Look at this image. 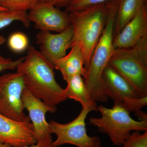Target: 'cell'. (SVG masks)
<instances>
[{
	"label": "cell",
	"mask_w": 147,
	"mask_h": 147,
	"mask_svg": "<svg viewBox=\"0 0 147 147\" xmlns=\"http://www.w3.org/2000/svg\"><path fill=\"white\" fill-rule=\"evenodd\" d=\"M24 61L16 67L26 89L48 105L57 107L65 101L64 89L55 79V67L35 48L29 45Z\"/></svg>",
	"instance_id": "obj_1"
},
{
	"label": "cell",
	"mask_w": 147,
	"mask_h": 147,
	"mask_svg": "<svg viewBox=\"0 0 147 147\" xmlns=\"http://www.w3.org/2000/svg\"><path fill=\"white\" fill-rule=\"evenodd\" d=\"M113 1L69 13L73 30L71 45L76 43L81 48L87 69L105 29Z\"/></svg>",
	"instance_id": "obj_2"
},
{
	"label": "cell",
	"mask_w": 147,
	"mask_h": 147,
	"mask_svg": "<svg viewBox=\"0 0 147 147\" xmlns=\"http://www.w3.org/2000/svg\"><path fill=\"white\" fill-rule=\"evenodd\" d=\"M119 0H113L107 23L91 59L84 82L92 97L97 102H106L108 97L101 84L102 72L108 65L114 50V29Z\"/></svg>",
	"instance_id": "obj_3"
},
{
	"label": "cell",
	"mask_w": 147,
	"mask_h": 147,
	"mask_svg": "<svg viewBox=\"0 0 147 147\" xmlns=\"http://www.w3.org/2000/svg\"><path fill=\"white\" fill-rule=\"evenodd\" d=\"M108 65L130 83L139 97L147 96V36L134 47L115 49Z\"/></svg>",
	"instance_id": "obj_4"
},
{
	"label": "cell",
	"mask_w": 147,
	"mask_h": 147,
	"mask_svg": "<svg viewBox=\"0 0 147 147\" xmlns=\"http://www.w3.org/2000/svg\"><path fill=\"white\" fill-rule=\"evenodd\" d=\"M98 110L101 117L90 118L89 123L97 127L99 132L107 134L115 146H122L131 131H147V120L133 119L130 112L121 106L114 105L109 108L100 105Z\"/></svg>",
	"instance_id": "obj_5"
},
{
	"label": "cell",
	"mask_w": 147,
	"mask_h": 147,
	"mask_svg": "<svg viewBox=\"0 0 147 147\" xmlns=\"http://www.w3.org/2000/svg\"><path fill=\"white\" fill-rule=\"evenodd\" d=\"M25 88L21 72L0 76V114L16 121L30 122V117L24 113L22 100Z\"/></svg>",
	"instance_id": "obj_6"
},
{
	"label": "cell",
	"mask_w": 147,
	"mask_h": 147,
	"mask_svg": "<svg viewBox=\"0 0 147 147\" xmlns=\"http://www.w3.org/2000/svg\"><path fill=\"white\" fill-rule=\"evenodd\" d=\"M90 112L82 108L79 115L67 123L62 124L51 121L49 123L51 133L55 134L57 137L55 142H53V147L69 144L78 147H101L99 137H90L87 133L86 119Z\"/></svg>",
	"instance_id": "obj_7"
},
{
	"label": "cell",
	"mask_w": 147,
	"mask_h": 147,
	"mask_svg": "<svg viewBox=\"0 0 147 147\" xmlns=\"http://www.w3.org/2000/svg\"><path fill=\"white\" fill-rule=\"evenodd\" d=\"M101 84L104 92L114 100V105L121 106L129 112L139 97L130 83L109 65L102 72Z\"/></svg>",
	"instance_id": "obj_8"
},
{
	"label": "cell",
	"mask_w": 147,
	"mask_h": 147,
	"mask_svg": "<svg viewBox=\"0 0 147 147\" xmlns=\"http://www.w3.org/2000/svg\"><path fill=\"white\" fill-rule=\"evenodd\" d=\"M28 11L29 21L40 31L60 33L71 25L69 14L50 4L38 2Z\"/></svg>",
	"instance_id": "obj_9"
},
{
	"label": "cell",
	"mask_w": 147,
	"mask_h": 147,
	"mask_svg": "<svg viewBox=\"0 0 147 147\" xmlns=\"http://www.w3.org/2000/svg\"><path fill=\"white\" fill-rule=\"evenodd\" d=\"M73 36L71 24L65 30L56 34L50 32L40 31L36 35V43L40 53L54 66L55 62L66 55L70 48Z\"/></svg>",
	"instance_id": "obj_10"
},
{
	"label": "cell",
	"mask_w": 147,
	"mask_h": 147,
	"mask_svg": "<svg viewBox=\"0 0 147 147\" xmlns=\"http://www.w3.org/2000/svg\"><path fill=\"white\" fill-rule=\"evenodd\" d=\"M37 142L32 123L16 121L0 114V142L21 147Z\"/></svg>",
	"instance_id": "obj_11"
},
{
	"label": "cell",
	"mask_w": 147,
	"mask_h": 147,
	"mask_svg": "<svg viewBox=\"0 0 147 147\" xmlns=\"http://www.w3.org/2000/svg\"><path fill=\"white\" fill-rule=\"evenodd\" d=\"M147 36V8L145 5L135 16L114 37L113 46L116 49L134 47Z\"/></svg>",
	"instance_id": "obj_12"
},
{
	"label": "cell",
	"mask_w": 147,
	"mask_h": 147,
	"mask_svg": "<svg viewBox=\"0 0 147 147\" xmlns=\"http://www.w3.org/2000/svg\"><path fill=\"white\" fill-rule=\"evenodd\" d=\"M22 100L24 108L28 111L29 117L33 125L37 141L46 134H52L45 116L48 112L55 113L57 107L48 105L34 96L26 88L22 93Z\"/></svg>",
	"instance_id": "obj_13"
},
{
	"label": "cell",
	"mask_w": 147,
	"mask_h": 147,
	"mask_svg": "<svg viewBox=\"0 0 147 147\" xmlns=\"http://www.w3.org/2000/svg\"><path fill=\"white\" fill-rule=\"evenodd\" d=\"M70 48L69 54L57 61L54 65L55 69L61 71L65 81L76 75L85 78L87 73L81 48L76 43L72 44Z\"/></svg>",
	"instance_id": "obj_14"
},
{
	"label": "cell",
	"mask_w": 147,
	"mask_h": 147,
	"mask_svg": "<svg viewBox=\"0 0 147 147\" xmlns=\"http://www.w3.org/2000/svg\"><path fill=\"white\" fill-rule=\"evenodd\" d=\"M66 82L67 86L64 89V92L67 99H73L80 102L82 108L90 110L91 112L97 111L96 101L94 99L87 89L82 76L75 75Z\"/></svg>",
	"instance_id": "obj_15"
},
{
	"label": "cell",
	"mask_w": 147,
	"mask_h": 147,
	"mask_svg": "<svg viewBox=\"0 0 147 147\" xmlns=\"http://www.w3.org/2000/svg\"><path fill=\"white\" fill-rule=\"evenodd\" d=\"M146 0H119L114 29V37L121 30L143 6Z\"/></svg>",
	"instance_id": "obj_16"
},
{
	"label": "cell",
	"mask_w": 147,
	"mask_h": 147,
	"mask_svg": "<svg viewBox=\"0 0 147 147\" xmlns=\"http://www.w3.org/2000/svg\"><path fill=\"white\" fill-rule=\"evenodd\" d=\"M15 21H20L26 28L30 26V22L28 18L27 11L0 10V30L7 26Z\"/></svg>",
	"instance_id": "obj_17"
},
{
	"label": "cell",
	"mask_w": 147,
	"mask_h": 147,
	"mask_svg": "<svg viewBox=\"0 0 147 147\" xmlns=\"http://www.w3.org/2000/svg\"><path fill=\"white\" fill-rule=\"evenodd\" d=\"M38 2L39 0H0V6L9 11H27Z\"/></svg>",
	"instance_id": "obj_18"
},
{
	"label": "cell",
	"mask_w": 147,
	"mask_h": 147,
	"mask_svg": "<svg viewBox=\"0 0 147 147\" xmlns=\"http://www.w3.org/2000/svg\"><path fill=\"white\" fill-rule=\"evenodd\" d=\"M7 44L11 51L20 53L28 49L29 46V40L25 34L21 32H15L9 37Z\"/></svg>",
	"instance_id": "obj_19"
},
{
	"label": "cell",
	"mask_w": 147,
	"mask_h": 147,
	"mask_svg": "<svg viewBox=\"0 0 147 147\" xmlns=\"http://www.w3.org/2000/svg\"><path fill=\"white\" fill-rule=\"evenodd\" d=\"M122 146L123 147H147V131L143 134L139 131L131 133Z\"/></svg>",
	"instance_id": "obj_20"
},
{
	"label": "cell",
	"mask_w": 147,
	"mask_h": 147,
	"mask_svg": "<svg viewBox=\"0 0 147 147\" xmlns=\"http://www.w3.org/2000/svg\"><path fill=\"white\" fill-rule=\"evenodd\" d=\"M112 0H73L65 8L66 12L82 10L89 7L108 2Z\"/></svg>",
	"instance_id": "obj_21"
},
{
	"label": "cell",
	"mask_w": 147,
	"mask_h": 147,
	"mask_svg": "<svg viewBox=\"0 0 147 147\" xmlns=\"http://www.w3.org/2000/svg\"><path fill=\"white\" fill-rule=\"evenodd\" d=\"M25 57L13 61L10 58H5L0 55V72L4 70H13L25 59Z\"/></svg>",
	"instance_id": "obj_22"
},
{
	"label": "cell",
	"mask_w": 147,
	"mask_h": 147,
	"mask_svg": "<svg viewBox=\"0 0 147 147\" xmlns=\"http://www.w3.org/2000/svg\"><path fill=\"white\" fill-rule=\"evenodd\" d=\"M53 142L51 134H47L38 140L36 144L21 147H54Z\"/></svg>",
	"instance_id": "obj_23"
},
{
	"label": "cell",
	"mask_w": 147,
	"mask_h": 147,
	"mask_svg": "<svg viewBox=\"0 0 147 147\" xmlns=\"http://www.w3.org/2000/svg\"><path fill=\"white\" fill-rule=\"evenodd\" d=\"M72 1L73 0H39V1L50 4L58 8H66Z\"/></svg>",
	"instance_id": "obj_24"
},
{
	"label": "cell",
	"mask_w": 147,
	"mask_h": 147,
	"mask_svg": "<svg viewBox=\"0 0 147 147\" xmlns=\"http://www.w3.org/2000/svg\"><path fill=\"white\" fill-rule=\"evenodd\" d=\"M6 41V39L4 36L1 35H0V45H3Z\"/></svg>",
	"instance_id": "obj_25"
},
{
	"label": "cell",
	"mask_w": 147,
	"mask_h": 147,
	"mask_svg": "<svg viewBox=\"0 0 147 147\" xmlns=\"http://www.w3.org/2000/svg\"><path fill=\"white\" fill-rule=\"evenodd\" d=\"M0 147H12L10 145L0 142Z\"/></svg>",
	"instance_id": "obj_26"
},
{
	"label": "cell",
	"mask_w": 147,
	"mask_h": 147,
	"mask_svg": "<svg viewBox=\"0 0 147 147\" xmlns=\"http://www.w3.org/2000/svg\"><path fill=\"white\" fill-rule=\"evenodd\" d=\"M0 10H6V9H5L3 8L2 7H1V6H0Z\"/></svg>",
	"instance_id": "obj_27"
}]
</instances>
